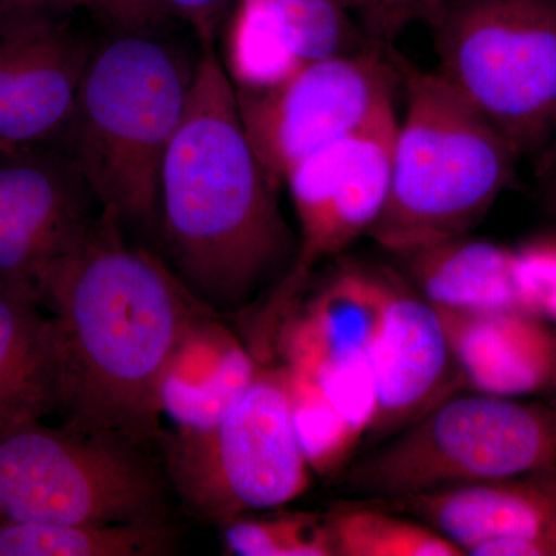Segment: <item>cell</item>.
Here are the masks:
<instances>
[{"mask_svg": "<svg viewBox=\"0 0 556 556\" xmlns=\"http://www.w3.org/2000/svg\"><path fill=\"white\" fill-rule=\"evenodd\" d=\"M58 0L0 9V150L51 146L72 115L98 40Z\"/></svg>", "mask_w": 556, "mask_h": 556, "instance_id": "obj_10", "label": "cell"}, {"mask_svg": "<svg viewBox=\"0 0 556 556\" xmlns=\"http://www.w3.org/2000/svg\"><path fill=\"white\" fill-rule=\"evenodd\" d=\"M552 206H554V211L556 214V177L554 181V188H552Z\"/></svg>", "mask_w": 556, "mask_h": 556, "instance_id": "obj_30", "label": "cell"}, {"mask_svg": "<svg viewBox=\"0 0 556 556\" xmlns=\"http://www.w3.org/2000/svg\"><path fill=\"white\" fill-rule=\"evenodd\" d=\"M387 300L386 274L350 266L328 281L288 332L289 365L320 354L368 353Z\"/></svg>", "mask_w": 556, "mask_h": 556, "instance_id": "obj_19", "label": "cell"}, {"mask_svg": "<svg viewBox=\"0 0 556 556\" xmlns=\"http://www.w3.org/2000/svg\"><path fill=\"white\" fill-rule=\"evenodd\" d=\"M67 9L86 13L108 33H169L177 20L163 0H58Z\"/></svg>", "mask_w": 556, "mask_h": 556, "instance_id": "obj_26", "label": "cell"}, {"mask_svg": "<svg viewBox=\"0 0 556 556\" xmlns=\"http://www.w3.org/2000/svg\"><path fill=\"white\" fill-rule=\"evenodd\" d=\"M146 448L123 439L51 428L0 430V521L46 525L167 522V481Z\"/></svg>", "mask_w": 556, "mask_h": 556, "instance_id": "obj_7", "label": "cell"}, {"mask_svg": "<svg viewBox=\"0 0 556 556\" xmlns=\"http://www.w3.org/2000/svg\"><path fill=\"white\" fill-rule=\"evenodd\" d=\"M30 292L0 285V430L60 408L53 320Z\"/></svg>", "mask_w": 556, "mask_h": 556, "instance_id": "obj_17", "label": "cell"}, {"mask_svg": "<svg viewBox=\"0 0 556 556\" xmlns=\"http://www.w3.org/2000/svg\"><path fill=\"white\" fill-rule=\"evenodd\" d=\"M401 73L390 43L303 65L263 89H237L249 142L273 188L331 142L394 109Z\"/></svg>", "mask_w": 556, "mask_h": 556, "instance_id": "obj_9", "label": "cell"}, {"mask_svg": "<svg viewBox=\"0 0 556 556\" xmlns=\"http://www.w3.org/2000/svg\"><path fill=\"white\" fill-rule=\"evenodd\" d=\"M218 40L237 89L274 86L309 62L382 43L339 0H232Z\"/></svg>", "mask_w": 556, "mask_h": 556, "instance_id": "obj_13", "label": "cell"}, {"mask_svg": "<svg viewBox=\"0 0 556 556\" xmlns=\"http://www.w3.org/2000/svg\"><path fill=\"white\" fill-rule=\"evenodd\" d=\"M471 556H556V532L492 540L468 552Z\"/></svg>", "mask_w": 556, "mask_h": 556, "instance_id": "obj_29", "label": "cell"}, {"mask_svg": "<svg viewBox=\"0 0 556 556\" xmlns=\"http://www.w3.org/2000/svg\"><path fill=\"white\" fill-rule=\"evenodd\" d=\"M399 119L394 109L299 163L287 186L299 219L291 269L311 278L321 260L345 251L378 222L393 174Z\"/></svg>", "mask_w": 556, "mask_h": 556, "instance_id": "obj_11", "label": "cell"}, {"mask_svg": "<svg viewBox=\"0 0 556 556\" xmlns=\"http://www.w3.org/2000/svg\"><path fill=\"white\" fill-rule=\"evenodd\" d=\"M514 278L521 309L556 321V237L530 240L517 249Z\"/></svg>", "mask_w": 556, "mask_h": 556, "instance_id": "obj_25", "label": "cell"}, {"mask_svg": "<svg viewBox=\"0 0 556 556\" xmlns=\"http://www.w3.org/2000/svg\"><path fill=\"white\" fill-rule=\"evenodd\" d=\"M394 255L417 294L437 308L521 309L511 249L464 236Z\"/></svg>", "mask_w": 556, "mask_h": 556, "instance_id": "obj_18", "label": "cell"}, {"mask_svg": "<svg viewBox=\"0 0 556 556\" xmlns=\"http://www.w3.org/2000/svg\"><path fill=\"white\" fill-rule=\"evenodd\" d=\"M437 311L457 369L477 393L519 397L556 382V338L543 318L521 309Z\"/></svg>", "mask_w": 556, "mask_h": 556, "instance_id": "obj_16", "label": "cell"}, {"mask_svg": "<svg viewBox=\"0 0 556 556\" xmlns=\"http://www.w3.org/2000/svg\"><path fill=\"white\" fill-rule=\"evenodd\" d=\"M169 522L46 525L0 521V556H164L174 554Z\"/></svg>", "mask_w": 556, "mask_h": 556, "instance_id": "obj_20", "label": "cell"}, {"mask_svg": "<svg viewBox=\"0 0 556 556\" xmlns=\"http://www.w3.org/2000/svg\"><path fill=\"white\" fill-rule=\"evenodd\" d=\"M334 556H464L426 522L382 507H342L327 514Z\"/></svg>", "mask_w": 556, "mask_h": 556, "instance_id": "obj_21", "label": "cell"}, {"mask_svg": "<svg viewBox=\"0 0 556 556\" xmlns=\"http://www.w3.org/2000/svg\"><path fill=\"white\" fill-rule=\"evenodd\" d=\"M155 232L164 262L212 313L247 308L298 258L299 239L212 43L201 46L188 105L161 166Z\"/></svg>", "mask_w": 556, "mask_h": 556, "instance_id": "obj_2", "label": "cell"}, {"mask_svg": "<svg viewBox=\"0 0 556 556\" xmlns=\"http://www.w3.org/2000/svg\"><path fill=\"white\" fill-rule=\"evenodd\" d=\"M38 295L56 332L64 427L142 448L160 442L164 382L195 313L208 309L163 257L129 243L108 208L43 270Z\"/></svg>", "mask_w": 556, "mask_h": 556, "instance_id": "obj_1", "label": "cell"}, {"mask_svg": "<svg viewBox=\"0 0 556 556\" xmlns=\"http://www.w3.org/2000/svg\"><path fill=\"white\" fill-rule=\"evenodd\" d=\"M407 112L399 123L390 195L368 236L391 254L470 236L514 177L517 153L442 78L394 50Z\"/></svg>", "mask_w": 556, "mask_h": 556, "instance_id": "obj_4", "label": "cell"}, {"mask_svg": "<svg viewBox=\"0 0 556 556\" xmlns=\"http://www.w3.org/2000/svg\"><path fill=\"white\" fill-rule=\"evenodd\" d=\"M369 38L390 43L416 22L427 25L445 0H339Z\"/></svg>", "mask_w": 556, "mask_h": 556, "instance_id": "obj_27", "label": "cell"}, {"mask_svg": "<svg viewBox=\"0 0 556 556\" xmlns=\"http://www.w3.org/2000/svg\"><path fill=\"white\" fill-rule=\"evenodd\" d=\"M292 420L309 468L331 475L346 466L362 439L306 372L287 367Z\"/></svg>", "mask_w": 556, "mask_h": 556, "instance_id": "obj_22", "label": "cell"}, {"mask_svg": "<svg viewBox=\"0 0 556 556\" xmlns=\"http://www.w3.org/2000/svg\"><path fill=\"white\" fill-rule=\"evenodd\" d=\"M22 2V0H0V9L3 7L13 5V3Z\"/></svg>", "mask_w": 556, "mask_h": 556, "instance_id": "obj_31", "label": "cell"}, {"mask_svg": "<svg viewBox=\"0 0 556 556\" xmlns=\"http://www.w3.org/2000/svg\"><path fill=\"white\" fill-rule=\"evenodd\" d=\"M166 481L190 514L226 526L285 506L309 484L289 396L287 368H257L217 420L161 438Z\"/></svg>", "mask_w": 556, "mask_h": 556, "instance_id": "obj_6", "label": "cell"}, {"mask_svg": "<svg viewBox=\"0 0 556 556\" xmlns=\"http://www.w3.org/2000/svg\"><path fill=\"white\" fill-rule=\"evenodd\" d=\"M368 356L378 412L365 438L378 444L453 396L463 378L437 308L393 277H387L386 308Z\"/></svg>", "mask_w": 556, "mask_h": 556, "instance_id": "obj_14", "label": "cell"}, {"mask_svg": "<svg viewBox=\"0 0 556 556\" xmlns=\"http://www.w3.org/2000/svg\"><path fill=\"white\" fill-rule=\"evenodd\" d=\"M430 27L439 75L517 156L556 139L554 0H445Z\"/></svg>", "mask_w": 556, "mask_h": 556, "instance_id": "obj_5", "label": "cell"}, {"mask_svg": "<svg viewBox=\"0 0 556 556\" xmlns=\"http://www.w3.org/2000/svg\"><path fill=\"white\" fill-rule=\"evenodd\" d=\"M78 164L51 146L0 150V285L38 295L50 263L101 214Z\"/></svg>", "mask_w": 556, "mask_h": 556, "instance_id": "obj_12", "label": "cell"}, {"mask_svg": "<svg viewBox=\"0 0 556 556\" xmlns=\"http://www.w3.org/2000/svg\"><path fill=\"white\" fill-rule=\"evenodd\" d=\"M372 501L426 522L468 555L485 541L556 532V464L517 477Z\"/></svg>", "mask_w": 556, "mask_h": 556, "instance_id": "obj_15", "label": "cell"}, {"mask_svg": "<svg viewBox=\"0 0 556 556\" xmlns=\"http://www.w3.org/2000/svg\"><path fill=\"white\" fill-rule=\"evenodd\" d=\"M226 527V544L241 556H334L327 515L274 519L237 518Z\"/></svg>", "mask_w": 556, "mask_h": 556, "instance_id": "obj_23", "label": "cell"}, {"mask_svg": "<svg viewBox=\"0 0 556 556\" xmlns=\"http://www.w3.org/2000/svg\"><path fill=\"white\" fill-rule=\"evenodd\" d=\"M177 20L186 22L201 46H215L228 21L232 0H163Z\"/></svg>", "mask_w": 556, "mask_h": 556, "instance_id": "obj_28", "label": "cell"}, {"mask_svg": "<svg viewBox=\"0 0 556 556\" xmlns=\"http://www.w3.org/2000/svg\"><path fill=\"white\" fill-rule=\"evenodd\" d=\"M288 367L316 380L358 438L367 437L378 412V391L368 353H332Z\"/></svg>", "mask_w": 556, "mask_h": 556, "instance_id": "obj_24", "label": "cell"}, {"mask_svg": "<svg viewBox=\"0 0 556 556\" xmlns=\"http://www.w3.org/2000/svg\"><path fill=\"white\" fill-rule=\"evenodd\" d=\"M555 464V408L475 391L445 399L383 441L345 481L351 492L386 500Z\"/></svg>", "mask_w": 556, "mask_h": 556, "instance_id": "obj_8", "label": "cell"}, {"mask_svg": "<svg viewBox=\"0 0 556 556\" xmlns=\"http://www.w3.org/2000/svg\"><path fill=\"white\" fill-rule=\"evenodd\" d=\"M197 62L167 33H108L98 40L72 115L51 148L70 156L102 208L155 232L160 172Z\"/></svg>", "mask_w": 556, "mask_h": 556, "instance_id": "obj_3", "label": "cell"}]
</instances>
